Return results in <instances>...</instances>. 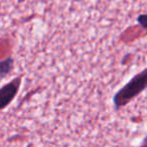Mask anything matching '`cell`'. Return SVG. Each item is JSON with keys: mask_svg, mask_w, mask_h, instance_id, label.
I'll use <instances>...</instances> for the list:
<instances>
[{"mask_svg": "<svg viewBox=\"0 0 147 147\" xmlns=\"http://www.w3.org/2000/svg\"><path fill=\"white\" fill-rule=\"evenodd\" d=\"M147 89V67L134 75L130 81L121 87L113 96V105L116 111L122 109Z\"/></svg>", "mask_w": 147, "mask_h": 147, "instance_id": "cell-1", "label": "cell"}, {"mask_svg": "<svg viewBox=\"0 0 147 147\" xmlns=\"http://www.w3.org/2000/svg\"><path fill=\"white\" fill-rule=\"evenodd\" d=\"M21 81L22 78L20 76L12 79L9 83L3 85L0 93V99H1V109L4 110L13 100L18 93L21 87Z\"/></svg>", "mask_w": 147, "mask_h": 147, "instance_id": "cell-2", "label": "cell"}, {"mask_svg": "<svg viewBox=\"0 0 147 147\" xmlns=\"http://www.w3.org/2000/svg\"><path fill=\"white\" fill-rule=\"evenodd\" d=\"M13 67H14V61L11 57H7V59H3L0 63V74H1V77L5 78L7 75L11 73L13 71Z\"/></svg>", "mask_w": 147, "mask_h": 147, "instance_id": "cell-3", "label": "cell"}, {"mask_svg": "<svg viewBox=\"0 0 147 147\" xmlns=\"http://www.w3.org/2000/svg\"><path fill=\"white\" fill-rule=\"evenodd\" d=\"M137 21H138V23L141 26L147 29V14H141L140 16L137 18Z\"/></svg>", "mask_w": 147, "mask_h": 147, "instance_id": "cell-4", "label": "cell"}, {"mask_svg": "<svg viewBox=\"0 0 147 147\" xmlns=\"http://www.w3.org/2000/svg\"><path fill=\"white\" fill-rule=\"evenodd\" d=\"M138 147H147V135L143 138L142 142H141V144Z\"/></svg>", "mask_w": 147, "mask_h": 147, "instance_id": "cell-5", "label": "cell"}]
</instances>
